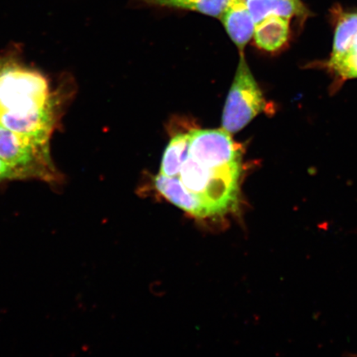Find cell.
Here are the masks:
<instances>
[{"instance_id": "1", "label": "cell", "mask_w": 357, "mask_h": 357, "mask_svg": "<svg viewBox=\"0 0 357 357\" xmlns=\"http://www.w3.org/2000/svg\"><path fill=\"white\" fill-rule=\"evenodd\" d=\"M55 93L42 74L11 60L0 71V112L24 114L43 108Z\"/></svg>"}, {"instance_id": "2", "label": "cell", "mask_w": 357, "mask_h": 357, "mask_svg": "<svg viewBox=\"0 0 357 357\" xmlns=\"http://www.w3.org/2000/svg\"><path fill=\"white\" fill-rule=\"evenodd\" d=\"M0 159L28 178L46 182L61 180L49 150V141L21 135L0 125Z\"/></svg>"}, {"instance_id": "3", "label": "cell", "mask_w": 357, "mask_h": 357, "mask_svg": "<svg viewBox=\"0 0 357 357\" xmlns=\"http://www.w3.org/2000/svg\"><path fill=\"white\" fill-rule=\"evenodd\" d=\"M266 102L250 70L243 52L223 110L222 126L229 133L238 132L264 111Z\"/></svg>"}, {"instance_id": "4", "label": "cell", "mask_w": 357, "mask_h": 357, "mask_svg": "<svg viewBox=\"0 0 357 357\" xmlns=\"http://www.w3.org/2000/svg\"><path fill=\"white\" fill-rule=\"evenodd\" d=\"M190 134L189 155L208 167L242 162L239 147L225 129L194 130Z\"/></svg>"}, {"instance_id": "5", "label": "cell", "mask_w": 357, "mask_h": 357, "mask_svg": "<svg viewBox=\"0 0 357 357\" xmlns=\"http://www.w3.org/2000/svg\"><path fill=\"white\" fill-rule=\"evenodd\" d=\"M60 109V92H56L48 105L30 113L17 114L0 112V125L21 135L49 141L59 119Z\"/></svg>"}, {"instance_id": "6", "label": "cell", "mask_w": 357, "mask_h": 357, "mask_svg": "<svg viewBox=\"0 0 357 357\" xmlns=\"http://www.w3.org/2000/svg\"><path fill=\"white\" fill-rule=\"evenodd\" d=\"M154 186L167 200L192 216L211 217V211L197 195L187 190L180 177H169L159 174L154 178Z\"/></svg>"}, {"instance_id": "7", "label": "cell", "mask_w": 357, "mask_h": 357, "mask_svg": "<svg viewBox=\"0 0 357 357\" xmlns=\"http://www.w3.org/2000/svg\"><path fill=\"white\" fill-rule=\"evenodd\" d=\"M220 19L231 39L239 48L241 53L243 52L245 45L253 37L256 28L247 3L243 0H231Z\"/></svg>"}, {"instance_id": "8", "label": "cell", "mask_w": 357, "mask_h": 357, "mask_svg": "<svg viewBox=\"0 0 357 357\" xmlns=\"http://www.w3.org/2000/svg\"><path fill=\"white\" fill-rule=\"evenodd\" d=\"M289 34V19L269 16L256 24L253 36L258 47L275 52L287 42Z\"/></svg>"}, {"instance_id": "9", "label": "cell", "mask_w": 357, "mask_h": 357, "mask_svg": "<svg viewBox=\"0 0 357 357\" xmlns=\"http://www.w3.org/2000/svg\"><path fill=\"white\" fill-rule=\"evenodd\" d=\"M245 3L256 24L269 16L290 20L305 13L300 0H248Z\"/></svg>"}, {"instance_id": "10", "label": "cell", "mask_w": 357, "mask_h": 357, "mask_svg": "<svg viewBox=\"0 0 357 357\" xmlns=\"http://www.w3.org/2000/svg\"><path fill=\"white\" fill-rule=\"evenodd\" d=\"M189 133L174 137L165 151L160 173L169 177L178 176L183 164L189 158Z\"/></svg>"}, {"instance_id": "11", "label": "cell", "mask_w": 357, "mask_h": 357, "mask_svg": "<svg viewBox=\"0 0 357 357\" xmlns=\"http://www.w3.org/2000/svg\"><path fill=\"white\" fill-rule=\"evenodd\" d=\"M357 35V13H344L335 31L333 48L329 65L341 59L351 50Z\"/></svg>"}, {"instance_id": "12", "label": "cell", "mask_w": 357, "mask_h": 357, "mask_svg": "<svg viewBox=\"0 0 357 357\" xmlns=\"http://www.w3.org/2000/svg\"><path fill=\"white\" fill-rule=\"evenodd\" d=\"M151 6L183 8L220 17L231 0H142Z\"/></svg>"}, {"instance_id": "13", "label": "cell", "mask_w": 357, "mask_h": 357, "mask_svg": "<svg viewBox=\"0 0 357 357\" xmlns=\"http://www.w3.org/2000/svg\"><path fill=\"white\" fill-rule=\"evenodd\" d=\"M329 66L344 79L357 78V53L350 51Z\"/></svg>"}, {"instance_id": "14", "label": "cell", "mask_w": 357, "mask_h": 357, "mask_svg": "<svg viewBox=\"0 0 357 357\" xmlns=\"http://www.w3.org/2000/svg\"><path fill=\"white\" fill-rule=\"evenodd\" d=\"M15 180H26V178L17 169L0 159V182Z\"/></svg>"}, {"instance_id": "15", "label": "cell", "mask_w": 357, "mask_h": 357, "mask_svg": "<svg viewBox=\"0 0 357 357\" xmlns=\"http://www.w3.org/2000/svg\"><path fill=\"white\" fill-rule=\"evenodd\" d=\"M12 59L7 57H0V71H1L4 66H6L8 62H10Z\"/></svg>"}, {"instance_id": "16", "label": "cell", "mask_w": 357, "mask_h": 357, "mask_svg": "<svg viewBox=\"0 0 357 357\" xmlns=\"http://www.w3.org/2000/svg\"><path fill=\"white\" fill-rule=\"evenodd\" d=\"M352 52H356L357 53V35H356V37L355 38V41H354V46H352V48H351V50Z\"/></svg>"}, {"instance_id": "17", "label": "cell", "mask_w": 357, "mask_h": 357, "mask_svg": "<svg viewBox=\"0 0 357 357\" xmlns=\"http://www.w3.org/2000/svg\"><path fill=\"white\" fill-rule=\"evenodd\" d=\"M243 1L247 2V1H248V0H243Z\"/></svg>"}]
</instances>
